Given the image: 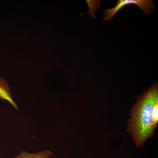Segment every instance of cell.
<instances>
[{"instance_id":"obj_1","label":"cell","mask_w":158,"mask_h":158,"mask_svg":"<svg viewBox=\"0 0 158 158\" xmlns=\"http://www.w3.org/2000/svg\"><path fill=\"white\" fill-rule=\"evenodd\" d=\"M158 123V88L154 84L138 97L131 112L129 131L136 146L152 136Z\"/></svg>"},{"instance_id":"obj_2","label":"cell","mask_w":158,"mask_h":158,"mask_svg":"<svg viewBox=\"0 0 158 158\" xmlns=\"http://www.w3.org/2000/svg\"><path fill=\"white\" fill-rule=\"evenodd\" d=\"M130 5L138 6L145 15L151 14L153 10L156 8L152 0H119L117 1L116 6L114 8L104 10V20H111L120 9Z\"/></svg>"},{"instance_id":"obj_3","label":"cell","mask_w":158,"mask_h":158,"mask_svg":"<svg viewBox=\"0 0 158 158\" xmlns=\"http://www.w3.org/2000/svg\"><path fill=\"white\" fill-rule=\"evenodd\" d=\"M0 99L9 102L15 109L17 110L16 103L11 98V93L9 85L6 81L0 78Z\"/></svg>"},{"instance_id":"obj_4","label":"cell","mask_w":158,"mask_h":158,"mask_svg":"<svg viewBox=\"0 0 158 158\" xmlns=\"http://www.w3.org/2000/svg\"><path fill=\"white\" fill-rule=\"evenodd\" d=\"M52 154L51 151L48 150L40 152L37 153H29L25 151H22L15 158H49Z\"/></svg>"}]
</instances>
